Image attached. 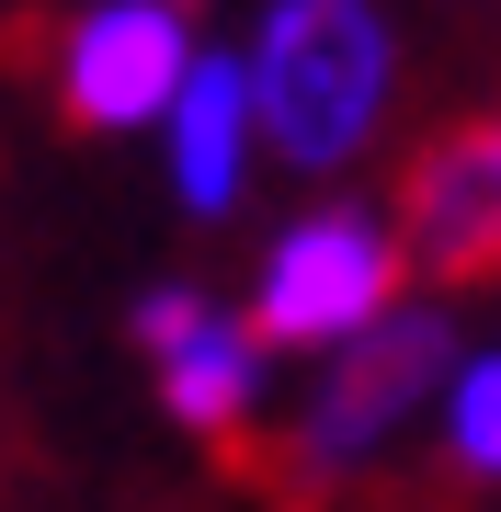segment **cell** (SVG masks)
<instances>
[{
    "label": "cell",
    "instance_id": "cell-1",
    "mask_svg": "<svg viewBox=\"0 0 501 512\" xmlns=\"http://www.w3.org/2000/svg\"><path fill=\"white\" fill-rule=\"evenodd\" d=\"M388 69H399V46H388V12L376 0H274L240 92H251V126L297 171H342L376 137Z\"/></svg>",
    "mask_w": 501,
    "mask_h": 512
},
{
    "label": "cell",
    "instance_id": "cell-2",
    "mask_svg": "<svg viewBox=\"0 0 501 512\" xmlns=\"http://www.w3.org/2000/svg\"><path fill=\"white\" fill-rule=\"evenodd\" d=\"M399 296V239L376 217H353V205H331V217H297L274 239V262H262V308H251V342H353L365 319H388Z\"/></svg>",
    "mask_w": 501,
    "mask_h": 512
},
{
    "label": "cell",
    "instance_id": "cell-3",
    "mask_svg": "<svg viewBox=\"0 0 501 512\" xmlns=\"http://www.w3.org/2000/svg\"><path fill=\"white\" fill-rule=\"evenodd\" d=\"M445 365H456V353H445V308H388V319H365V330L342 342L331 387H319L308 433H297V467H308V478H342L353 456H376V444L445 387Z\"/></svg>",
    "mask_w": 501,
    "mask_h": 512
},
{
    "label": "cell",
    "instance_id": "cell-4",
    "mask_svg": "<svg viewBox=\"0 0 501 512\" xmlns=\"http://www.w3.org/2000/svg\"><path fill=\"white\" fill-rule=\"evenodd\" d=\"M183 69H194L183 0H103V12H80L69 57H57V103L80 126H149V114H171Z\"/></svg>",
    "mask_w": 501,
    "mask_h": 512
},
{
    "label": "cell",
    "instance_id": "cell-5",
    "mask_svg": "<svg viewBox=\"0 0 501 512\" xmlns=\"http://www.w3.org/2000/svg\"><path fill=\"white\" fill-rule=\"evenodd\" d=\"M410 251L422 274H501V114L410 160Z\"/></svg>",
    "mask_w": 501,
    "mask_h": 512
},
{
    "label": "cell",
    "instance_id": "cell-6",
    "mask_svg": "<svg viewBox=\"0 0 501 512\" xmlns=\"http://www.w3.org/2000/svg\"><path fill=\"white\" fill-rule=\"evenodd\" d=\"M240 148H251V92H240V57H194L183 92H171V183H183L194 217H217L240 194Z\"/></svg>",
    "mask_w": 501,
    "mask_h": 512
},
{
    "label": "cell",
    "instance_id": "cell-7",
    "mask_svg": "<svg viewBox=\"0 0 501 512\" xmlns=\"http://www.w3.org/2000/svg\"><path fill=\"white\" fill-rule=\"evenodd\" d=\"M251 387H262V342H251V319H217V308H205L183 342L160 353V399H171V421H194V433H240Z\"/></svg>",
    "mask_w": 501,
    "mask_h": 512
},
{
    "label": "cell",
    "instance_id": "cell-8",
    "mask_svg": "<svg viewBox=\"0 0 501 512\" xmlns=\"http://www.w3.org/2000/svg\"><path fill=\"white\" fill-rule=\"evenodd\" d=\"M456 456L479 467V478H501V353L456 376Z\"/></svg>",
    "mask_w": 501,
    "mask_h": 512
},
{
    "label": "cell",
    "instance_id": "cell-9",
    "mask_svg": "<svg viewBox=\"0 0 501 512\" xmlns=\"http://www.w3.org/2000/svg\"><path fill=\"white\" fill-rule=\"evenodd\" d=\"M194 319H205V296H183V285H171V296H149V308H137V342H149V353H171Z\"/></svg>",
    "mask_w": 501,
    "mask_h": 512
}]
</instances>
